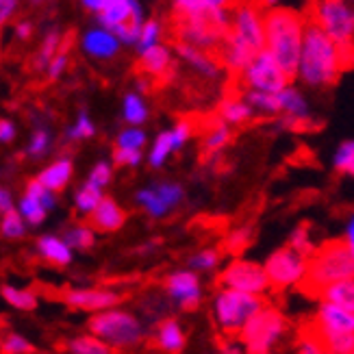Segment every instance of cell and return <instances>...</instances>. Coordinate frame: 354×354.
<instances>
[{"label": "cell", "mask_w": 354, "mask_h": 354, "mask_svg": "<svg viewBox=\"0 0 354 354\" xmlns=\"http://www.w3.org/2000/svg\"><path fill=\"white\" fill-rule=\"evenodd\" d=\"M266 274L270 281V289L274 291H285L294 285H300L306 276V268H309V259L294 252L285 245L272 252L266 261Z\"/></svg>", "instance_id": "obj_10"}, {"label": "cell", "mask_w": 354, "mask_h": 354, "mask_svg": "<svg viewBox=\"0 0 354 354\" xmlns=\"http://www.w3.org/2000/svg\"><path fill=\"white\" fill-rule=\"evenodd\" d=\"M176 53L185 64L192 66L200 76H205V79H218L220 64L211 57V53L200 50V48H196V46L183 44V41L176 44Z\"/></svg>", "instance_id": "obj_23"}, {"label": "cell", "mask_w": 354, "mask_h": 354, "mask_svg": "<svg viewBox=\"0 0 354 354\" xmlns=\"http://www.w3.org/2000/svg\"><path fill=\"white\" fill-rule=\"evenodd\" d=\"M245 100L252 109L261 113H281V98L279 94H263V91H248Z\"/></svg>", "instance_id": "obj_38"}, {"label": "cell", "mask_w": 354, "mask_h": 354, "mask_svg": "<svg viewBox=\"0 0 354 354\" xmlns=\"http://www.w3.org/2000/svg\"><path fill=\"white\" fill-rule=\"evenodd\" d=\"M192 133H194V124H192V122H187V120H180L178 124L172 127L170 131L159 133V137H157L155 144H152V148H150L148 163L152 167H161L167 161V157L172 155V152L180 150L185 144H187Z\"/></svg>", "instance_id": "obj_16"}, {"label": "cell", "mask_w": 354, "mask_h": 354, "mask_svg": "<svg viewBox=\"0 0 354 354\" xmlns=\"http://www.w3.org/2000/svg\"><path fill=\"white\" fill-rule=\"evenodd\" d=\"M319 300L337 304V306H342V309L354 313V281H344V283H337V285L324 289Z\"/></svg>", "instance_id": "obj_30"}, {"label": "cell", "mask_w": 354, "mask_h": 354, "mask_svg": "<svg viewBox=\"0 0 354 354\" xmlns=\"http://www.w3.org/2000/svg\"><path fill=\"white\" fill-rule=\"evenodd\" d=\"M102 198L104 196H102L100 187H96V185H91V183H85L83 187L76 192V196H74L76 211L83 213V215H91L98 209V205L102 203Z\"/></svg>", "instance_id": "obj_32"}, {"label": "cell", "mask_w": 354, "mask_h": 354, "mask_svg": "<svg viewBox=\"0 0 354 354\" xmlns=\"http://www.w3.org/2000/svg\"><path fill=\"white\" fill-rule=\"evenodd\" d=\"M289 248L294 250V252H298V254H302L304 259H311L313 254H315V250H317V245L311 241V233H309V226L306 224H300L294 233H291V237H289Z\"/></svg>", "instance_id": "obj_36"}, {"label": "cell", "mask_w": 354, "mask_h": 354, "mask_svg": "<svg viewBox=\"0 0 354 354\" xmlns=\"http://www.w3.org/2000/svg\"><path fill=\"white\" fill-rule=\"evenodd\" d=\"M257 3H259L261 7H270V9H274V5L279 3V0H257Z\"/></svg>", "instance_id": "obj_57"}, {"label": "cell", "mask_w": 354, "mask_h": 354, "mask_svg": "<svg viewBox=\"0 0 354 354\" xmlns=\"http://www.w3.org/2000/svg\"><path fill=\"white\" fill-rule=\"evenodd\" d=\"M344 241L348 243V248H350L352 254H354V213L350 215V220H348V224H346V237H344Z\"/></svg>", "instance_id": "obj_55"}, {"label": "cell", "mask_w": 354, "mask_h": 354, "mask_svg": "<svg viewBox=\"0 0 354 354\" xmlns=\"http://www.w3.org/2000/svg\"><path fill=\"white\" fill-rule=\"evenodd\" d=\"M66 350L70 354H118L115 348H111L109 344H104L102 339L94 335H81L74 337L66 344Z\"/></svg>", "instance_id": "obj_29"}, {"label": "cell", "mask_w": 354, "mask_h": 354, "mask_svg": "<svg viewBox=\"0 0 354 354\" xmlns=\"http://www.w3.org/2000/svg\"><path fill=\"white\" fill-rule=\"evenodd\" d=\"M59 46H61V35H59L57 28H53L50 33L46 35L39 53L33 57V64H30V66H33V70H48V66L53 64V59L59 53Z\"/></svg>", "instance_id": "obj_33"}, {"label": "cell", "mask_w": 354, "mask_h": 354, "mask_svg": "<svg viewBox=\"0 0 354 354\" xmlns=\"http://www.w3.org/2000/svg\"><path fill=\"white\" fill-rule=\"evenodd\" d=\"M111 176H113V170H111V165L106 163V161H100L94 165V170L89 172V180L91 185H96V187H104V185H109L111 183Z\"/></svg>", "instance_id": "obj_47"}, {"label": "cell", "mask_w": 354, "mask_h": 354, "mask_svg": "<svg viewBox=\"0 0 354 354\" xmlns=\"http://www.w3.org/2000/svg\"><path fill=\"white\" fill-rule=\"evenodd\" d=\"M146 144V133L140 129H127L118 135V146L115 148H129V150H142Z\"/></svg>", "instance_id": "obj_46"}, {"label": "cell", "mask_w": 354, "mask_h": 354, "mask_svg": "<svg viewBox=\"0 0 354 354\" xmlns=\"http://www.w3.org/2000/svg\"><path fill=\"white\" fill-rule=\"evenodd\" d=\"M0 233L7 239H18L24 235V218L18 211H11L3 215V222H0Z\"/></svg>", "instance_id": "obj_43"}, {"label": "cell", "mask_w": 354, "mask_h": 354, "mask_svg": "<svg viewBox=\"0 0 354 354\" xmlns=\"http://www.w3.org/2000/svg\"><path fill=\"white\" fill-rule=\"evenodd\" d=\"M83 5L89 9V11H96V13H102L106 7L111 5V0H83Z\"/></svg>", "instance_id": "obj_54"}, {"label": "cell", "mask_w": 354, "mask_h": 354, "mask_svg": "<svg viewBox=\"0 0 354 354\" xmlns=\"http://www.w3.org/2000/svg\"><path fill=\"white\" fill-rule=\"evenodd\" d=\"M13 137H15V127L9 120H0V142L9 144V142H13Z\"/></svg>", "instance_id": "obj_51"}, {"label": "cell", "mask_w": 354, "mask_h": 354, "mask_svg": "<svg viewBox=\"0 0 354 354\" xmlns=\"http://www.w3.org/2000/svg\"><path fill=\"white\" fill-rule=\"evenodd\" d=\"M102 28L111 30V33L124 44H137L144 28L142 7L137 0H111V5L106 7L100 15Z\"/></svg>", "instance_id": "obj_9"}, {"label": "cell", "mask_w": 354, "mask_h": 354, "mask_svg": "<svg viewBox=\"0 0 354 354\" xmlns=\"http://www.w3.org/2000/svg\"><path fill=\"white\" fill-rule=\"evenodd\" d=\"M113 161L118 165H127V167H135L142 161V150H129V148H115L113 150Z\"/></svg>", "instance_id": "obj_48"}, {"label": "cell", "mask_w": 354, "mask_h": 354, "mask_svg": "<svg viewBox=\"0 0 354 354\" xmlns=\"http://www.w3.org/2000/svg\"><path fill=\"white\" fill-rule=\"evenodd\" d=\"M230 142V129L228 124H224L222 120H215L213 124L209 127L207 135H205V148L203 155L207 161H215L220 157V152L224 150V146Z\"/></svg>", "instance_id": "obj_28"}, {"label": "cell", "mask_w": 354, "mask_h": 354, "mask_svg": "<svg viewBox=\"0 0 354 354\" xmlns=\"http://www.w3.org/2000/svg\"><path fill=\"white\" fill-rule=\"evenodd\" d=\"M266 50L279 61L283 72L294 79L298 76L306 18L294 9H270L266 15Z\"/></svg>", "instance_id": "obj_2"}, {"label": "cell", "mask_w": 354, "mask_h": 354, "mask_svg": "<svg viewBox=\"0 0 354 354\" xmlns=\"http://www.w3.org/2000/svg\"><path fill=\"white\" fill-rule=\"evenodd\" d=\"M120 48V39L106 28L89 30L83 37V50L96 59H111Z\"/></svg>", "instance_id": "obj_24"}, {"label": "cell", "mask_w": 354, "mask_h": 354, "mask_svg": "<svg viewBox=\"0 0 354 354\" xmlns=\"http://www.w3.org/2000/svg\"><path fill=\"white\" fill-rule=\"evenodd\" d=\"M218 350L220 354H248L237 337H224V339H220Z\"/></svg>", "instance_id": "obj_49"}, {"label": "cell", "mask_w": 354, "mask_h": 354, "mask_svg": "<svg viewBox=\"0 0 354 354\" xmlns=\"http://www.w3.org/2000/svg\"><path fill=\"white\" fill-rule=\"evenodd\" d=\"M72 159L70 157H61L57 159L55 163H50L48 167H44V170L39 172L37 180L44 185L46 189H50V192H61V189H66V185L70 183L72 178Z\"/></svg>", "instance_id": "obj_26"}, {"label": "cell", "mask_w": 354, "mask_h": 354, "mask_svg": "<svg viewBox=\"0 0 354 354\" xmlns=\"http://www.w3.org/2000/svg\"><path fill=\"white\" fill-rule=\"evenodd\" d=\"M344 281H354V254L344 239H328L309 259L306 276L298 287L304 296L319 300L322 291Z\"/></svg>", "instance_id": "obj_4"}, {"label": "cell", "mask_w": 354, "mask_h": 354, "mask_svg": "<svg viewBox=\"0 0 354 354\" xmlns=\"http://www.w3.org/2000/svg\"><path fill=\"white\" fill-rule=\"evenodd\" d=\"M313 319L322 328L333 333H354V313L330 302H319Z\"/></svg>", "instance_id": "obj_20"}, {"label": "cell", "mask_w": 354, "mask_h": 354, "mask_svg": "<svg viewBox=\"0 0 354 354\" xmlns=\"http://www.w3.org/2000/svg\"><path fill=\"white\" fill-rule=\"evenodd\" d=\"M254 109L248 104V100H241L237 96H228L220 102L218 109V118L228 127H237V124H245L252 118Z\"/></svg>", "instance_id": "obj_27"}, {"label": "cell", "mask_w": 354, "mask_h": 354, "mask_svg": "<svg viewBox=\"0 0 354 354\" xmlns=\"http://www.w3.org/2000/svg\"><path fill=\"white\" fill-rule=\"evenodd\" d=\"M37 254L57 268H66L72 263V248L66 243L64 237H57V235L39 237L37 239Z\"/></svg>", "instance_id": "obj_25"}, {"label": "cell", "mask_w": 354, "mask_h": 354, "mask_svg": "<svg viewBox=\"0 0 354 354\" xmlns=\"http://www.w3.org/2000/svg\"><path fill=\"white\" fill-rule=\"evenodd\" d=\"M268 354H272V352H268Z\"/></svg>", "instance_id": "obj_60"}, {"label": "cell", "mask_w": 354, "mask_h": 354, "mask_svg": "<svg viewBox=\"0 0 354 354\" xmlns=\"http://www.w3.org/2000/svg\"><path fill=\"white\" fill-rule=\"evenodd\" d=\"M11 211H15V209H13V196H11L9 189L0 187V213L7 215V213H11Z\"/></svg>", "instance_id": "obj_52"}, {"label": "cell", "mask_w": 354, "mask_h": 354, "mask_svg": "<svg viewBox=\"0 0 354 354\" xmlns=\"http://www.w3.org/2000/svg\"><path fill=\"white\" fill-rule=\"evenodd\" d=\"M352 354H354V352H352Z\"/></svg>", "instance_id": "obj_61"}, {"label": "cell", "mask_w": 354, "mask_h": 354, "mask_svg": "<svg viewBox=\"0 0 354 354\" xmlns=\"http://www.w3.org/2000/svg\"><path fill=\"white\" fill-rule=\"evenodd\" d=\"M159 39H161V24L157 20H148L142 28L137 48H140V53H146L150 48H155V46H159Z\"/></svg>", "instance_id": "obj_44"}, {"label": "cell", "mask_w": 354, "mask_h": 354, "mask_svg": "<svg viewBox=\"0 0 354 354\" xmlns=\"http://www.w3.org/2000/svg\"><path fill=\"white\" fill-rule=\"evenodd\" d=\"M55 205H57L55 192L46 189L44 185L35 178L26 185V192L20 200V215L24 218L26 224L37 226L46 220V213H48L50 209H55Z\"/></svg>", "instance_id": "obj_15"}, {"label": "cell", "mask_w": 354, "mask_h": 354, "mask_svg": "<svg viewBox=\"0 0 354 354\" xmlns=\"http://www.w3.org/2000/svg\"><path fill=\"white\" fill-rule=\"evenodd\" d=\"M94 133H96L94 122L89 120V115L85 111H81L79 120H76L74 124L68 129L66 137L70 142H83V140H89V137H94Z\"/></svg>", "instance_id": "obj_41"}, {"label": "cell", "mask_w": 354, "mask_h": 354, "mask_svg": "<svg viewBox=\"0 0 354 354\" xmlns=\"http://www.w3.org/2000/svg\"><path fill=\"white\" fill-rule=\"evenodd\" d=\"M48 148H50V133L46 131V129H37L33 133V137H30V144L26 148V155L33 157V159H39V157L46 155V152H48Z\"/></svg>", "instance_id": "obj_45"}, {"label": "cell", "mask_w": 354, "mask_h": 354, "mask_svg": "<svg viewBox=\"0 0 354 354\" xmlns=\"http://www.w3.org/2000/svg\"><path fill=\"white\" fill-rule=\"evenodd\" d=\"M237 0H174L172 20L180 18H205V15L228 13Z\"/></svg>", "instance_id": "obj_19"}, {"label": "cell", "mask_w": 354, "mask_h": 354, "mask_svg": "<svg viewBox=\"0 0 354 354\" xmlns=\"http://www.w3.org/2000/svg\"><path fill=\"white\" fill-rule=\"evenodd\" d=\"M252 241H254V226H250V224L239 226L235 230H230L228 237L224 239L222 252L230 254V257H239L243 250H248V245Z\"/></svg>", "instance_id": "obj_31"}, {"label": "cell", "mask_w": 354, "mask_h": 354, "mask_svg": "<svg viewBox=\"0 0 354 354\" xmlns=\"http://www.w3.org/2000/svg\"><path fill=\"white\" fill-rule=\"evenodd\" d=\"M0 294H3L5 302H9L11 306H15V309H20V311H33L37 306V296L28 289H18L13 285H5L3 289H0Z\"/></svg>", "instance_id": "obj_34"}, {"label": "cell", "mask_w": 354, "mask_h": 354, "mask_svg": "<svg viewBox=\"0 0 354 354\" xmlns=\"http://www.w3.org/2000/svg\"><path fill=\"white\" fill-rule=\"evenodd\" d=\"M91 220V228L100 230V233H113V230H120L127 222V213L122 209L113 198H102V203L98 205V209L89 215Z\"/></svg>", "instance_id": "obj_21"}, {"label": "cell", "mask_w": 354, "mask_h": 354, "mask_svg": "<svg viewBox=\"0 0 354 354\" xmlns=\"http://www.w3.org/2000/svg\"><path fill=\"white\" fill-rule=\"evenodd\" d=\"M15 30H18L20 39H28V35H30V30H33V26H30L28 22H20Z\"/></svg>", "instance_id": "obj_56"}, {"label": "cell", "mask_w": 354, "mask_h": 354, "mask_svg": "<svg viewBox=\"0 0 354 354\" xmlns=\"http://www.w3.org/2000/svg\"><path fill=\"white\" fill-rule=\"evenodd\" d=\"M64 239L72 250H89L96 243V235L91 226H72L66 230Z\"/></svg>", "instance_id": "obj_35"}, {"label": "cell", "mask_w": 354, "mask_h": 354, "mask_svg": "<svg viewBox=\"0 0 354 354\" xmlns=\"http://www.w3.org/2000/svg\"><path fill=\"white\" fill-rule=\"evenodd\" d=\"M15 5H18V0H0V26L7 22V18L13 13Z\"/></svg>", "instance_id": "obj_53"}, {"label": "cell", "mask_w": 354, "mask_h": 354, "mask_svg": "<svg viewBox=\"0 0 354 354\" xmlns=\"http://www.w3.org/2000/svg\"><path fill=\"white\" fill-rule=\"evenodd\" d=\"M350 3H352V5H354V0H350Z\"/></svg>", "instance_id": "obj_59"}, {"label": "cell", "mask_w": 354, "mask_h": 354, "mask_svg": "<svg viewBox=\"0 0 354 354\" xmlns=\"http://www.w3.org/2000/svg\"><path fill=\"white\" fill-rule=\"evenodd\" d=\"M304 18L339 46L350 66L354 59V5L350 0H309Z\"/></svg>", "instance_id": "obj_5"}, {"label": "cell", "mask_w": 354, "mask_h": 354, "mask_svg": "<svg viewBox=\"0 0 354 354\" xmlns=\"http://www.w3.org/2000/svg\"><path fill=\"white\" fill-rule=\"evenodd\" d=\"M33 3H41V0H33Z\"/></svg>", "instance_id": "obj_58"}, {"label": "cell", "mask_w": 354, "mask_h": 354, "mask_svg": "<svg viewBox=\"0 0 354 354\" xmlns=\"http://www.w3.org/2000/svg\"><path fill=\"white\" fill-rule=\"evenodd\" d=\"M266 50V20L257 5H239L235 9L230 30L220 48L224 68L233 74H243L259 53Z\"/></svg>", "instance_id": "obj_1"}, {"label": "cell", "mask_w": 354, "mask_h": 354, "mask_svg": "<svg viewBox=\"0 0 354 354\" xmlns=\"http://www.w3.org/2000/svg\"><path fill=\"white\" fill-rule=\"evenodd\" d=\"M89 333L115 350H133L146 342V326L142 319L120 309L100 311L89 319Z\"/></svg>", "instance_id": "obj_6"}, {"label": "cell", "mask_w": 354, "mask_h": 354, "mask_svg": "<svg viewBox=\"0 0 354 354\" xmlns=\"http://www.w3.org/2000/svg\"><path fill=\"white\" fill-rule=\"evenodd\" d=\"M333 163H335V170L337 172L354 176V140L352 142H344L339 146V150L335 152Z\"/></svg>", "instance_id": "obj_40"}, {"label": "cell", "mask_w": 354, "mask_h": 354, "mask_svg": "<svg viewBox=\"0 0 354 354\" xmlns=\"http://www.w3.org/2000/svg\"><path fill=\"white\" fill-rule=\"evenodd\" d=\"M64 302L72 309L81 311H109L118 302H122V296L111 289H68L64 294Z\"/></svg>", "instance_id": "obj_17"}, {"label": "cell", "mask_w": 354, "mask_h": 354, "mask_svg": "<svg viewBox=\"0 0 354 354\" xmlns=\"http://www.w3.org/2000/svg\"><path fill=\"white\" fill-rule=\"evenodd\" d=\"M165 294L176 302V306H180V311H196L203 302L200 279L192 270H176L167 274Z\"/></svg>", "instance_id": "obj_14"}, {"label": "cell", "mask_w": 354, "mask_h": 354, "mask_svg": "<svg viewBox=\"0 0 354 354\" xmlns=\"http://www.w3.org/2000/svg\"><path fill=\"white\" fill-rule=\"evenodd\" d=\"M241 83L248 87V91H263V94H279L285 87H289V76L283 72L268 50L259 53L252 64L241 74Z\"/></svg>", "instance_id": "obj_12"}, {"label": "cell", "mask_w": 354, "mask_h": 354, "mask_svg": "<svg viewBox=\"0 0 354 354\" xmlns=\"http://www.w3.org/2000/svg\"><path fill=\"white\" fill-rule=\"evenodd\" d=\"M140 70L152 79H167V76H172V53L167 46L159 44L155 48H150L146 53H140Z\"/></svg>", "instance_id": "obj_22"}, {"label": "cell", "mask_w": 354, "mask_h": 354, "mask_svg": "<svg viewBox=\"0 0 354 354\" xmlns=\"http://www.w3.org/2000/svg\"><path fill=\"white\" fill-rule=\"evenodd\" d=\"M218 285L222 289H233V291H241V294H252V296H263L270 289L266 268L245 259L230 261L224 268V272L218 276Z\"/></svg>", "instance_id": "obj_11"}, {"label": "cell", "mask_w": 354, "mask_h": 354, "mask_svg": "<svg viewBox=\"0 0 354 354\" xmlns=\"http://www.w3.org/2000/svg\"><path fill=\"white\" fill-rule=\"evenodd\" d=\"M220 259L222 252L215 250V248H207V250H200L198 254L189 257L187 266L192 268V272H211L220 266Z\"/></svg>", "instance_id": "obj_39"}, {"label": "cell", "mask_w": 354, "mask_h": 354, "mask_svg": "<svg viewBox=\"0 0 354 354\" xmlns=\"http://www.w3.org/2000/svg\"><path fill=\"white\" fill-rule=\"evenodd\" d=\"M263 296L241 294L233 289H220L213 298V317L224 337H239L243 326L263 309Z\"/></svg>", "instance_id": "obj_7"}, {"label": "cell", "mask_w": 354, "mask_h": 354, "mask_svg": "<svg viewBox=\"0 0 354 354\" xmlns=\"http://www.w3.org/2000/svg\"><path fill=\"white\" fill-rule=\"evenodd\" d=\"M183 200V187L176 183H155L135 194V203L140 205L150 218H165L172 209H176Z\"/></svg>", "instance_id": "obj_13"}, {"label": "cell", "mask_w": 354, "mask_h": 354, "mask_svg": "<svg viewBox=\"0 0 354 354\" xmlns=\"http://www.w3.org/2000/svg\"><path fill=\"white\" fill-rule=\"evenodd\" d=\"M185 346H187V335L178 324V319L165 317L163 322H159L155 335H152V348L161 354H183Z\"/></svg>", "instance_id": "obj_18"}, {"label": "cell", "mask_w": 354, "mask_h": 354, "mask_svg": "<svg viewBox=\"0 0 354 354\" xmlns=\"http://www.w3.org/2000/svg\"><path fill=\"white\" fill-rule=\"evenodd\" d=\"M346 68L342 48L319 26L306 22L298 76L311 87H324L337 81Z\"/></svg>", "instance_id": "obj_3"}, {"label": "cell", "mask_w": 354, "mask_h": 354, "mask_svg": "<svg viewBox=\"0 0 354 354\" xmlns=\"http://www.w3.org/2000/svg\"><path fill=\"white\" fill-rule=\"evenodd\" d=\"M289 330L285 313L276 306H263L248 324L243 326L237 339L248 354H268L283 342Z\"/></svg>", "instance_id": "obj_8"}, {"label": "cell", "mask_w": 354, "mask_h": 354, "mask_svg": "<svg viewBox=\"0 0 354 354\" xmlns=\"http://www.w3.org/2000/svg\"><path fill=\"white\" fill-rule=\"evenodd\" d=\"M294 354H326V352L322 350V346L315 344L313 339H306V337H298V346H296Z\"/></svg>", "instance_id": "obj_50"}, {"label": "cell", "mask_w": 354, "mask_h": 354, "mask_svg": "<svg viewBox=\"0 0 354 354\" xmlns=\"http://www.w3.org/2000/svg\"><path fill=\"white\" fill-rule=\"evenodd\" d=\"M122 111H124V120L133 127L144 124L146 118H148V106L137 94H127L124 96V109H122Z\"/></svg>", "instance_id": "obj_37"}, {"label": "cell", "mask_w": 354, "mask_h": 354, "mask_svg": "<svg viewBox=\"0 0 354 354\" xmlns=\"http://www.w3.org/2000/svg\"><path fill=\"white\" fill-rule=\"evenodd\" d=\"M0 352L3 354H33L35 348H33V344H28L22 335L9 333L3 337V342H0Z\"/></svg>", "instance_id": "obj_42"}]
</instances>
